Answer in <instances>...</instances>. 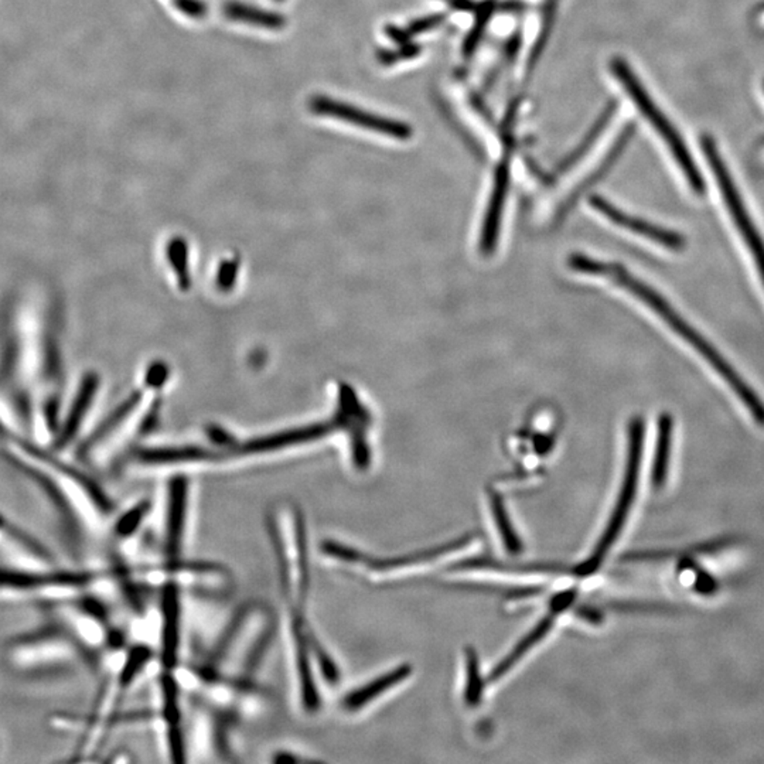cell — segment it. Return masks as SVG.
I'll return each mask as SVG.
<instances>
[{
	"label": "cell",
	"mask_w": 764,
	"mask_h": 764,
	"mask_svg": "<svg viewBox=\"0 0 764 764\" xmlns=\"http://www.w3.org/2000/svg\"><path fill=\"white\" fill-rule=\"evenodd\" d=\"M578 595V589H568V590L558 593L551 599L550 610L555 611L560 616L575 601Z\"/></svg>",
	"instance_id": "83f0119b"
},
{
	"label": "cell",
	"mask_w": 764,
	"mask_h": 764,
	"mask_svg": "<svg viewBox=\"0 0 764 764\" xmlns=\"http://www.w3.org/2000/svg\"><path fill=\"white\" fill-rule=\"evenodd\" d=\"M448 2L454 9L467 10V12L476 9L473 0H448Z\"/></svg>",
	"instance_id": "1f68e13d"
},
{
	"label": "cell",
	"mask_w": 764,
	"mask_h": 764,
	"mask_svg": "<svg viewBox=\"0 0 764 764\" xmlns=\"http://www.w3.org/2000/svg\"><path fill=\"white\" fill-rule=\"evenodd\" d=\"M7 429L4 423L0 422V436H6Z\"/></svg>",
	"instance_id": "d6a6232c"
},
{
	"label": "cell",
	"mask_w": 764,
	"mask_h": 764,
	"mask_svg": "<svg viewBox=\"0 0 764 764\" xmlns=\"http://www.w3.org/2000/svg\"><path fill=\"white\" fill-rule=\"evenodd\" d=\"M464 665H466V687H464V700L469 707H476L483 700L484 681L480 672L479 656L473 647H467L464 652Z\"/></svg>",
	"instance_id": "ffe728a7"
},
{
	"label": "cell",
	"mask_w": 764,
	"mask_h": 764,
	"mask_svg": "<svg viewBox=\"0 0 764 764\" xmlns=\"http://www.w3.org/2000/svg\"><path fill=\"white\" fill-rule=\"evenodd\" d=\"M510 189L509 162H502L497 167L491 197L484 215L483 227L480 233L479 250L481 255L490 256L496 253L499 243L501 218L504 213L505 200Z\"/></svg>",
	"instance_id": "30bf717a"
},
{
	"label": "cell",
	"mask_w": 764,
	"mask_h": 764,
	"mask_svg": "<svg viewBox=\"0 0 764 764\" xmlns=\"http://www.w3.org/2000/svg\"><path fill=\"white\" fill-rule=\"evenodd\" d=\"M189 483L183 477L172 480L164 524V551L169 561L179 560L186 534Z\"/></svg>",
	"instance_id": "52a82bcc"
},
{
	"label": "cell",
	"mask_w": 764,
	"mask_h": 764,
	"mask_svg": "<svg viewBox=\"0 0 764 764\" xmlns=\"http://www.w3.org/2000/svg\"><path fill=\"white\" fill-rule=\"evenodd\" d=\"M568 266L575 273H586V275L609 276V279L616 282L621 288L630 292L636 298L646 303L674 332H677L682 339L687 340L717 370V372L722 375L723 380L729 384L733 392L738 395L739 400L742 401L743 405L748 408L756 422L764 426V402L759 398L758 393L746 384L745 380L735 372V368L723 359V355L691 324L687 323L670 306L669 302L661 298L654 289L647 286L644 282L639 281L630 273H627L626 269L619 263H601V261L591 260L589 256L580 255V253H573L568 258Z\"/></svg>",
	"instance_id": "6da1fadb"
},
{
	"label": "cell",
	"mask_w": 764,
	"mask_h": 764,
	"mask_svg": "<svg viewBox=\"0 0 764 764\" xmlns=\"http://www.w3.org/2000/svg\"><path fill=\"white\" fill-rule=\"evenodd\" d=\"M614 113H616V103H610L608 106H606V109L603 113H601V115L599 116L595 125H593V128L588 132V134H586L585 139L580 142V144L576 147L575 151H573L570 156L565 157V159L562 160V164H560V169H558L560 174H563L566 170H570L573 164H578L579 160L582 159V157L588 154L591 144L598 141L601 131L609 125V122H610V119L613 118Z\"/></svg>",
	"instance_id": "44dd1931"
},
{
	"label": "cell",
	"mask_w": 764,
	"mask_h": 764,
	"mask_svg": "<svg viewBox=\"0 0 764 764\" xmlns=\"http://www.w3.org/2000/svg\"><path fill=\"white\" fill-rule=\"evenodd\" d=\"M96 388H98V377L94 374H88L84 377L81 382L80 390H78L77 397L71 406L70 413L65 419L64 428L61 431L60 436L55 441V449L64 448L73 441L74 436L77 435L78 429H80L81 422H83L84 415L90 408L91 401L95 395Z\"/></svg>",
	"instance_id": "4fadbf2b"
},
{
	"label": "cell",
	"mask_w": 764,
	"mask_h": 764,
	"mask_svg": "<svg viewBox=\"0 0 764 764\" xmlns=\"http://www.w3.org/2000/svg\"><path fill=\"white\" fill-rule=\"evenodd\" d=\"M411 672H412V667L410 664H402L397 669H393L392 671H388L387 674L375 678L372 682L365 684L364 687L357 688V690L342 698V709L347 710V712L362 709L365 705L372 704V700H377L380 695L390 691L391 688L397 687L400 682L405 681L406 678L410 677Z\"/></svg>",
	"instance_id": "8fae6325"
},
{
	"label": "cell",
	"mask_w": 764,
	"mask_h": 764,
	"mask_svg": "<svg viewBox=\"0 0 764 764\" xmlns=\"http://www.w3.org/2000/svg\"><path fill=\"white\" fill-rule=\"evenodd\" d=\"M174 5L190 19H203L207 15V5L203 0H174Z\"/></svg>",
	"instance_id": "4316f807"
},
{
	"label": "cell",
	"mask_w": 764,
	"mask_h": 764,
	"mask_svg": "<svg viewBox=\"0 0 764 764\" xmlns=\"http://www.w3.org/2000/svg\"><path fill=\"white\" fill-rule=\"evenodd\" d=\"M471 538L473 537L471 534H467L464 537L456 538V540L451 541V542H445V544L429 548V550L408 553V555H403V557L372 561V562L368 561L367 565L370 563V568H372L374 571H382V572L384 571L400 570V568H405V566L419 565V563L429 562V561L436 560V558L445 557L448 553L466 547L467 544H471Z\"/></svg>",
	"instance_id": "5bb4252c"
},
{
	"label": "cell",
	"mask_w": 764,
	"mask_h": 764,
	"mask_svg": "<svg viewBox=\"0 0 764 764\" xmlns=\"http://www.w3.org/2000/svg\"><path fill=\"white\" fill-rule=\"evenodd\" d=\"M629 442H627V461L624 469L623 483H621L619 499L611 511L610 519L600 540L598 541L593 552L586 558L583 562L573 568V575L586 578L598 572L601 563L608 557L611 547L620 537L626 525L634 500H636L637 489H639L640 471H641V461H643L644 436H646V426L644 419L634 416L629 423Z\"/></svg>",
	"instance_id": "7a4b0ae2"
},
{
	"label": "cell",
	"mask_w": 764,
	"mask_h": 764,
	"mask_svg": "<svg viewBox=\"0 0 764 764\" xmlns=\"http://www.w3.org/2000/svg\"><path fill=\"white\" fill-rule=\"evenodd\" d=\"M760 10H764V4H763V5H761V6H760Z\"/></svg>",
	"instance_id": "836d02e7"
},
{
	"label": "cell",
	"mask_w": 764,
	"mask_h": 764,
	"mask_svg": "<svg viewBox=\"0 0 764 764\" xmlns=\"http://www.w3.org/2000/svg\"><path fill=\"white\" fill-rule=\"evenodd\" d=\"M387 35H390L391 39L393 42H397L398 45H406V43L410 42V35L411 33L405 29H400V27L395 26H388Z\"/></svg>",
	"instance_id": "4dcf8cb0"
},
{
	"label": "cell",
	"mask_w": 764,
	"mask_h": 764,
	"mask_svg": "<svg viewBox=\"0 0 764 764\" xmlns=\"http://www.w3.org/2000/svg\"><path fill=\"white\" fill-rule=\"evenodd\" d=\"M309 108L317 115L332 116L349 122L352 125L370 129L377 134L391 136V138L408 139L412 134V129L403 122L392 121L384 116L365 113L362 109L355 108L349 104L330 100L327 96L317 95L309 101Z\"/></svg>",
	"instance_id": "5b68a950"
},
{
	"label": "cell",
	"mask_w": 764,
	"mask_h": 764,
	"mask_svg": "<svg viewBox=\"0 0 764 764\" xmlns=\"http://www.w3.org/2000/svg\"><path fill=\"white\" fill-rule=\"evenodd\" d=\"M43 375L48 384H60L61 359L60 350L55 342V332H47L45 337V360H43Z\"/></svg>",
	"instance_id": "603a6c76"
},
{
	"label": "cell",
	"mask_w": 764,
	"mask_h": 764,
	"mask_svg": "<svg viewBox=\"0 0 764 764\" xmlns=\"http://www.w3.org/2000/svg\"><path fill=\"white\" fill-rule=\"evenodd\" d=\"M445 20V15H435V16L422 17V19L415 20L411 23L408 27V32L411 35H419V33L429 32V30L435 29L439 25H442Z\"/></svg>",
	"instance_id": "f1b7e54d"
},
{
	"label": "cell",
	"mask_w": 764,
	"mask_h": 764,
	"mask_svg": "<svg viewBox=\"0 0 764 764\" xmlns=\"http://www.w3.org/2000/svg\"><path fill=\"white\" fill-rule=\"evenodd\" d=\"M320 551L324 553L330 560L340 561L344 563H367L368 557L364 553L360 552L359 550L347 547V545L340 544L337 541H324L323 544L320 545Z\"/></svg>",
	"instance_id": "cb8c5ba5"
},
{
	"label": "cell",
	"mask_w": 764,
	"mask_h": 764,
	"mask_svg": "<svg viewBox=\"0 0 764 764\" xmlns=\"http://www.w3.org/2000/svg\"><path fill=\"white\" fill-rule=\"evenodd\" d=\"M680 568H681V570L692 571V572H694V588L698 593H700V595L712 596L713 593L719 589L717 579L713 578L712 575H709L707 571L702 570L698 563H695V561L690 560L688 557L682 558L681 563H680Z\"/></svg>",
	"instance_id": "d4e9b609"
},
{
	"label": "cell",
	"mask_w": 764,
	"mask_h": 764,
	"mask_svg": "<svg viewBox=\"0 0 764 764\" xmlns=\"http://www.w3.org/2000/svg\"><path fill=\"white\" fill-rule=\"evenodd\" d=\"M589 203H590L591 207L595 208L596 212L605 215L613 224L633 231L634 233H639L647 240L654 241V243H660L669 250L680 251L685 246L684 237L680 233L647 223L646 220H641V218L626 214V213L621 212L620 208L614 207L611 203H609L600 195H591Z\"/></svg>",
	"instance_id": "8992f818"
},
{
	"label": "cell",
	"mask_w": 764,
	"mask_h": 764,
	"mask_svg": "<svg viewBox=\"0 0 764 764\" xmlns=\"http://www.w3.org/2000/svg\"><path fill=\"white\" fill-rule=\"evenodd\" d=\"M95 575L88 572H20L0 570V589L10 590H35V589L65 588L80 589L90 585Z\"/></svg>",
	"instance_id": "ba28073f"
},
{
	"label": "cell",
	"mask_w": 764,
	"mask_h": 764,
	"mask_svg": "<svg viewBox=\"0 0 764 764\" xmlns=\"http://www.w3.org/2000/svg\"><path fill=\"white\" fill-rule=\"evenodd\" d=\"M558 614L555 611L550 610L547 614H545L544 618L541 619L534 627H532L531 630L528 631L527 636L522 637L520 640L519 644L511 650V651L496 665V669L492 670L490 672L489 680L487 682H496L499 680H501L504 675H507V672L514 667L515 664H519L520 660L528 654V652L531 651L537 644H540L552 630L553 624H555V619H557Z\"/></svg>",
	"instance_id": "7c38bea8"
},
{
	"label": "cell",
	"mask_w": 764,
	"mask_h": 764,
	"mask_svg": "<svg viewBox=\"0 0 764 764\" xmlns=\"http://www.w3.org/2000/svg\"><path fill=\"white\" fill-rule=\"evenodd\" d=\"M576 614L582 620L589 621L591 624H599L603 621V614H601V611L598 608H593V606H583V608L576 611Z\"/></svg>",
	"instance_id": "f546056e"
},
{
	"label": "cell",
	"mask_w": 764,
	"mask_h": 764,
	"mask_svg": "<svg viewBox=\"0 0 764 764\" xmlns=\"http://www.w3.org/2000/svg\"><path fill=\"white\" fill-rule=\"evenodd\" d=\"M402 47L400 50H395V52H390V50H382V52L378 53V58H380L381 63L382 64H393V63H397L398 60H406V58H412L416 57L421 52V47L416 45H410V43H406V45H401Z\"/></svg>",
	"instance_id": "484cf974"
},
{
	"label": "cell",
	"mask_w": 764,
	"mask_h": 764,
	"mask_svg": "<svg viewBox=\"0 0 764 764\" xmlns=\"http://www.w3.org/2000/svg\"><path fill=\"white\" fill-rule=\"evenodd\" d=\"M672 429L674 421L670 413H662L659 419L656 453L652 463L651 481L654 489H662L669 476L670 453H671Z\"/></svg>",
	"instance_id": "9a60e30c"
},
{
	"label": "cell",
	"mask_w": 764,
	"mask_h": 764,
	"mask_svg": "<svg viewBox=\"0 0 764 764\" xmlns=\"http://www.w3.org/2000/svg\"><path fill=\"white\" fill-rule=\"evenodd\" d=\"M700 146L707 157L708 164H709L710 170H712L713 176L717 179L718 186H719L720 193H722L723 200H725L726 207L729 210L732 215L735 225L738 227L739 233L745 240L749 251L755 260L756 266H758L759 273H760L761 281L764 283V243L761 240L760 233L758 228L751 223L749 217L748 210H746L743 200L740 199L738 189H736L735 182L730 176L729 170L726 167L719 151H718L717 144L710 136L705 134L700 139Z\"/></svg>",
	"instance_id": "277c9868"
},
{
	"label": "cell",
	"mask_w": 764,
	"mask_h": 764,
	"mask_svg": "<svg viewBox=\"0 0 764 764\" xmlns=\"http://www.w3.org/2000/svg\"><path fill=\"white\" fill-rule=\"evenodd\" d=\"M610 67L614 77L620 81L624 91L630 95L631 101H633L634 105L639 109L640 114L654 126L657 134L661 136L662 141L669 147L672 156L677 160L678 166L682 170L688 184L691 186V189L697 194H704V179L700 176L698 167L695 166L694 160H692L687 144H685L684 139L681 138V134H678L677 129L670 122V119L665 116L660 106L654 103V100L647 93L641 81L637 78L630 65L627 64L623 58H613Z\"/></svg>",
	"instance_id": "3957f363"
},
{
	"label": "cell",
	"mask_w": 764,
	"mask_h": 764,
	"mask_svg": "<svg viewBox=\"0 0 764 764\" xmlns=\"http://www.w3.org/2000/svg\"><path fill=\"white\" fill-rule=\"evenodd\" d=\"M223 12H224L228 20L246 23V25H255V26L266 27V29L281 30L286 25L285 17L281 16V15L260 9V7L241 4V2H228V4H225Z\"/></svg>",
	"instance_id": "ac0fdd59"
},
{
	"label": "cell",
	"mask_w": 764,
	"mask_h": 764,
	"mask_svg": "<svg viewBox=\"0 0 764 764\" xmlns=\"http://www.w3.org/2000/svg\"><path fill=\"white\" fill-rule=\"evenodd\" d=\"M735 542L733 538L726 537L719 538V540L709 541V542H702V544L694 545V547L687 548L685 551H634V552L626 553L621 557L623 562H656V561L669 560V558L675 557V555H685V557H691V555H707V553L718 552V551L725 550Z\"/></svg>",
	"instance_id": "e0dca14e"
},
{
	"label": "cell",
	"mask_w": 764,
	"mask_h": 764,
	"mask_svg": "<svg viewBox=\"0 0 764 764\" xmlns=\"http://www.w3.org/2000/svg\"><path fill=\"white\" fill-rule=\"evenodd\" d=\"M451 570H494L504 572L522 573H557L562 571V566L548 565V563H505L501 561L489 560V558H473L461 561L451 566Z\"/></svg>",
	"instance_id": "d6986e66"
},
{
	"label": "cell",
	"mask_w": 764,
	"mask_h": 764,
	"mask_svg": "<svg viewBox=\"0 0 764 764\" xmlns=\"http://www.w3.org/2000/svg\"><path fill=\"white\" fill-rule=\"evenodd\" d=\"M162 630H160V657L167 672H174L179 662L180 650V596L174 583L164 586L162 595Z\"/></svg>",
	"instance_id": "9c48e42d"
},
{
	"label": "cell",
	"mask_w": 764,
	"mask_h": 764,
	"mask_svg": "<svg viewBox=\"0 0 764 764\" xmlns=\"http://www.w3.org/2000/svg\"><path fill=\"white\" fill-rule=\"evenodd\" d=\"M149 509H151V504L147 501H142L129 509L128 511L124 512L121 519L116 521L115 528H114L116 537L126 540V538L138 531L139 525L144 524Z\"/></svg>",
	"instance_id": "7402d4cb"
},
{
	"label": "cell",
	"mask_w": 764,
	"mask_h": 764,
	"mask_svg": "<svg viewBox=\"0 0 764 764\" xmlns=\"http://www.w3.org/2000/svg\"><path fill=\"white\" fill-rule=\"evenodd\" d=\"M489 502L492 519L496 522L497 531H499L505 551L512 557H519L524 551V544H522L519 532L512 525L511 517H510L509 510L505 507L504 499L499 492L490 491Z\"/></svg>",
	"instance_id": "2e32d148"
}]
</instances>
